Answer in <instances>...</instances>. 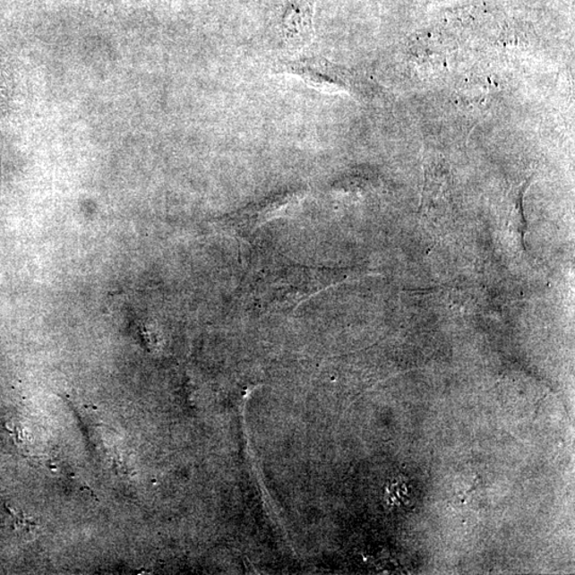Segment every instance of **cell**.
<instances>
[{"instance_id":"cell-1","label":"cell","mask_w":575,"mask_h":575,"mask_svg":"<svg viewBox=\"0 0 575 575\" xmlns=\"http://www.w3.org/2000/svg\"><path fill=\"white\" fill-rule=\"evenodd\" d=\"M279 74L297 77L308 87L327 94L357 92L358 82L352 73L324 58L309 57L279 62Z\"/></svg>"},{"instance_id":"cell-2","label":"cell","mask_w":575,"mask_h":575,"mask_svg":"<svg viewBox=\"0 0 575 575\" xmlns=\"http://www.w3.org/2000/svg\"><path fill=\"white\" fill-rule=\"evenodd\" d=\"M315 0H288L281 19V39L291 50H300L312 44L314 38Z\"/></svg>"}]
</instances>
